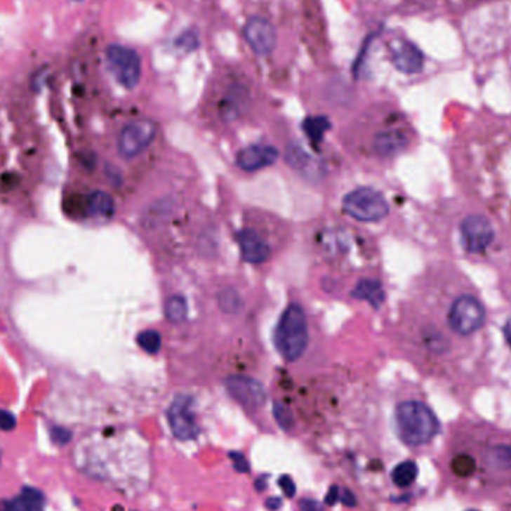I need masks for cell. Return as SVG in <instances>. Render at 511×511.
Instances as JSON below:
<instances>
[{
    "mask_svg": "<svg viewBox=\"0 0 511 511\" xmlns=\"http://www.w3.org/2000/svg\"><path fill=\"white\" fill-rule=\"evenodd\" d=\"M229 458L232 460V463H234V467L238 472H250V465H248V460L247 458L242 455V453L239 451H230L229 453Z\"/></svg>",
    "mask_w": 511,
    "mask_h": 511,
    "instance_id": "484cf974",
    "label": "cell"
},
{
    "mask_svg": "<svg viewBox=\"0 0 511 511\" xmlns=\"http://www.w3.org/2000/svg\"><path fill=\"white\" fill-rule=\"evenodd\" d=\"M244 38L251 50L259 55H268L277 44V33L268 20L254 17L250 18L244 27Z\"/></svg>",
    "mask_w": 511,
    "mask_h": 511,
    "instance_id": "30bf717a",
    "label": "cell"
},
{
    "mask_svg": "<svg viewBox=\"0 0 511 511\" xmlns=\"http://www.w3.org/2000/svg\"><path fill=\"white\" fill-rule=\"evenodd\" d=\"M157 127L151 120H135L126 124L119 136V153L123 159L131 160L139 156L153 142Z\"/></svg>",
    "mask_w": 511,
    "mask_h": 511,
    "instance_id": "8992f818",
    "label": "cell"
},
{
    "mask_svg": "<svg viewBox=\"0 0 511 511\" xmlns=\"http://www.w3.org/2000/svg\"><path fill=\"white\" fill-rule=\"evenodd\" d=\"M220 300H222V305L225 307V310L230 311V312L237 311L241 307L239 298L237 296L235 292H230V290H227L226 293H223L222 298H220Z\"/></svg>",
    "mask_w": 511,
    "mask_h": 511,
    "instance_id": "d4e9b609",
    "label": "cell"
},
{
    "mask_svg": "<svg viewBox=\"0 0 511 511\" xmlns=\"http://www.w3.org/2000/svg\"><path fill=\"white\" fill-rule=\"evenodd\" d=\"M468 511H477V510H468Z\"/></svg>",
    "mask_w": 511,
    "mask_h": 511,
    "instance_id": "e575fe53",
    "label": "cell"
},
{
    "mask_svg": "<svg viewBox=\"0 0 511 511\" xmlns=\"http://www.w3.org/2000/svg\"><path fill=\"white\" fill-rule=\"evenodd\" d=\"M504 333H505V338L508 341V344L511 345V319L507 321L505 328H504Z\"/></svg>",
    "mask_w": 511,
    "mask_h": 511,
    "instance_id": "d6a6232c",
    "label": "cell"
},
{
    "mask_svg": "<svg viewBox=\"0 0 511 511\" xmlns=\"http://www.w3.org/2000/svg\"><path fill=\"white\" fill-rule=\"evenodd\" d=\"M463 247L470 253H483L491 247L495 238L492 223L483 215H468L460 223Z\"/></svg>",
    "mask_w": 511,
    "mask_h": 511,
    "instance_id": "ba28073f",
    "label": "cell"
},
{
    "mask_svg": "<svg viewBox=\"0 0 511 511\" xmlns=\"http://www.w3.org/2000/svg\"><path fill=\"white\" fill-rule=\"evenodd\" d=\"M299 510L300 511H324V507L316 501V499L304 498L299 501Z\"/></svg>",
    "mask_w": 511,
    "mask_h": 511,
    "instance_id": "f1b7e54d",
    "label": "cell"
},
{
    "mask_svg": "<svg viewBox=\"0 0 511 511\" xmlns=\"http://www.w3.org/2000/svg\"><path fill=\"white\" fill-rule=\"evenodd\" d=\"M254 486H255V487H258V489H259V491H263V489H265V477H260L259 480H255Z\"/></svg>",
    "mask_w": 511,
    "mask_h": 511,
    "instance_id": "836d02e7",
    "label": "cell"
},
{
    "mask_svg": "<svg viewBox=\"0 0 511 511\" xmlns=\"http://www.w3.org/2000/svg\"><path fill=\"white\" fill-rule=\"evenodd\" d=\"M165 314L169 321L172 323H181L187 316V304L182 296H172L166 300L165 304Z\"/></svg>",
    "mask_w": 511,
    "mask_h": 511,
    "instance_id": "d6986e66",
    "label": "cell"
},
{
    "mask_svg": "<svg viewBox=\"0 0 511 511\" xmlns=\"http://www.w3.org/2000/svg\"><path fill=\"white\" fill-rule=\"evenodd\" d=\"M486 321V311L480 302L471 293L459 295L451 302L447 311L449 328L459 336L477 333Z\"/></svg>",
    "mask_w": 511,
    "mask_h": 511,
    "instance_id": "3957f363",
    "label": "cell"
},
{
    "mask_svg": "<svg viewBox=\"0 0 511 511\" xmlns=\"http://www.w3.org/2000/svg\"><path fill=\"white\" fill-rule=\"evenodd\" d=\"M281 498H277V496H272V498H270L268 499V501H266V507H268L270 510H272V511H275V510H278V508H280L281 507Z\"/></svg>",
    "mask_w": 511,
    "mask_h": 511,
    "instance_id": "1f68e13d",
    "label": "cell"
},
{
    "mask_svg": "<svg viewBox=\"0 0 511 511\" xmlns=\"http://www.w3.org/2000/svg\"><path fill=\"white\" fill-rule=\"evenodd\" d=\"M417 472H419V470H417L416 463L413 460H405L401 462L399 465H397V468L392 471V480L398 487H409L414 483Z\"/></svg>",
    "mask_w": 511,
    "mask_h": 511,
    "instance_id": "ac0fdd59",
    "label": "cell"
},
{
    "mask_svg": "<svg viewBox=\"0 0 511 511\" xmlns=\"http://www.w3.org/2000/svg\"><path fill=\"white\" fill-rule=\"evenodd\" d=\"M398 435L409 446L427 444L439 431L434 411L419 401H405L394 411Z\"/></svg>",
    "mask_w": 511,
    "mask_h": 511,
    "instance_id": "6da1fadb",
    "label": "cell"
},
{
    "mask_svg": "<svg viewBox=\"0 0 511 511\" xmlns=\"http://www.w3.org/2000/svg\"><path fill=\"white\" fill-rule=\"evenodd\" d=\"M274 417H275L277 423L280 425L284 429V431H290V429H292L293 416L284 404H281V402H275L274 404Z\"/></svg>",
    "mask_w": 511,
    "mask_h": 511,
    "instance_id": "7402d4cb",
    "label": "cell"
},
{
    "mask_svg": "<svg viewBox=\"0 0 511 511\" xmlns=\"http://www.w3.org/2000/svg\"><path fill=\"white\" fill-rule=\"evenodd\" d=\"M451 470L460 477H468L475 471V460L468 455L456 456L451 462Z\"/></svg>",
    "mask_w": 511,
    "mask_h": 511,
    "instance_id": "44dd1931",
    "label": "cell"
},
{
    "mask_svg": "<svg viewBox=\"0 0 511 511\" xmlns=\"http://www.w3.org/2000/svg\"><path fill=\"white\" fill-rule=\"evenodd\" d=\"M88 214L95 218L108 220L112 217L115 208L112 197L105 192H95L88 197Z\"/></svg>",
    "mask_w": 511,
    "mask_h": 511,
    "instance_id": "2e32d148",
    "label": "cell"
},
{
    "mask_svg": "<svg viewBox=\"0 0 511 511\" xmlns=\"http://www.w3.org/2000/svg\"><path fill=\"white\" fill-rule=\"evenodd\" d=\"M15 426H17L15 416L6 410H0V429L5 432H9L14 431Z\"/></svg>",
    "mask_w": 511,
    "mask_h": 511,
    "instance_id": "4316f807",
    "label": "cell"
},
{
    "mask_svg": "<svg viewBox=\"0 0 511 511\" xmlns=\"http://www.w3.org/2000/svg\"><path fill=\"white\" fill-rule=\"evenodd\" d=\"M50 438H51V441L55 446L63 447V446L71 443L72 432L69 431V429L62 427V426H53L51 431H50Z\"/></svg>",
    "mask_w": 511,
    "mask_h": 511,
    "instance_id": "cb8c5ba5",
    "label": "cell"
},
{
    "mask_svg": "<svg viewBox=\"0 0 511 511\" xmlns=\"http://www.w3.org/2000/svg\"><path fill=\"white\" fill-rule=\"evenodd\" d=\"M136 341L139 345H141V348H144V350L150 354H156L160 350V345H161L160 335L156 331L141 332L138 335Z\"/></svg>",
    "mask_w": 511,
    "mask_h": 511,
    "instance_id": "ffe728a7",
    "label": "cell"
},
{
    "mask_svg": "<svg viewBox=\"0 0 511 511\" xmlns=\"http://www.w3.org/2000/svg\"><path fill=\"white\" fill-rule=\"evenodd\" d=\"M393 66L402 74H417L423 67V54L417 46L405 39H393L389 44Z\"/></svg>",
    "mask_w": 511,
    "mask_h": 511,
    "instance_id": "8fae6325",
    "label": "cell"
},
{
    "mask_svg": "<svg viewBox=\"0 0 511 511\" xmlns=\"http://www.w3.org/2000/svg\"><path fill=\"white\" fill-rule=\"evenodd\" d=\"M278 159V150L272 145H250L241 150L237 156V165L246 172H254L274 165Z\"/></svg>",
    "mask_w": 511,
    "mask_h": 511,
    "instance_id": "4fadbf2b",
    "label": "cell"
},
{
    "mask_svg": "<svg viewBox=\"0 0 511 511\" xmlns=\"http://www.w3.org/2000/svg\"><path fill=\"white\" fill-rule=\"evenodd\" d=\"M353 296L368 300L373 307H380L385 300V292L377 280H362L354 287Z\"/></svg>",
    "mask_w": 511,
    "mask_h": 511,
    "instance_id": "e0dca14e",
    "label": "cell"
},
{
    "mask_svg": "<svg viewBox=\"0 0 511 511\" xmlns=\"http://www.w3.org/2000/svg\"><path fill=\"white\" fill-rule=\"evenodd\" d=\"M344 211L359 222H380L389 214V204L380 192L361 187L348 193L343 201Z\"/></svg>",
    "mask_w": 511,
    "mask_h": 511,
    "instance_id": "277c9868",
    "label": "cell"
},
{
    "mask_svg": "<svg viewBox=\"0 0 511 511\" xmlns=\"http://www.w3.org/2000/svg\"><path fill=\"white\" fill-rule=\"evenodd\" d=\"M278 484L281 486V489L286 493V496H288V498L295 496L296 486H295V482L292 480V477H288V475H283V477H280V480H278Z\"/></svg>",
    "mask_w": 511,
    "mask_h": 511,
    "instance_id": "83f0119b",
    "label": "cell"
},
{
    "mask_svg": "<svg viewBox=\"0 0 511 511\" xmlns=\"http://www.w3.org/2000/svg\"><path fill=\"white\" fill-rule=\"evenodd\" d=\"M491 458L501 468H511V446H496L491 451Z\"/></svg>",
    "mask_w": 511,
    "mask_h": 511,
    "instance_id": "603a6c76",
    "label": "cell"
},
{
    "mask_svg": "<svg viewBox=\"0 0 511 511\" xmlns=\"http://www.w3.org/2000/svg\"><path fill=\"white\" fill-rule=\"evenodd\" d=\"M340 501L347 507H354L356 505V496L352 491L348 489H340Z\"/></svg>",
    "mask_w": 511,
    "mask_h": 511,
    "instance_id": "f546056e",
    "label": "cell"
},
{
    "mask_svg": "<svg viewBox=\"0 0 511 511\" xmlns=\"http://www.w3.org/2000/svg\"><path fill=\"white\" fill-rule=\"evenodd\" d=\"M336 501H340V489L336 486H332L329 493L324 496V503L328 505H333Z\"/></svg>",
    "mask_w": 511,
    "mask_h": 511,
    "instance_id": "4dcf8cb0",
    "label": "cell"
},
{
    "mask_svg": "<svg viewBox=\"0 0 511 511\" xmlns=\"http://www.w3.org/2000/svg\"><path fill=\"white\" fill-rule=\"evenodd\" d=\"M225 386L229 394L247 410H255L266 401V392L258 380L247 376H232L226 378Z\"/></svg>",
    "mask_w": 511,
    "mask_h": 511,
    "instance_id": "9c48e42d",
    "label": "cell"
},
{
    "mask_svg": "<svg viewBox=\"0 0 511 511\" xmlns=\"http://www.w3.org/2000/svg\"><path fill=\"white\" fill-rule=\"evenodd\" d=\"M45 496L36 487H22L21 492L0 503V511H44Z\"/></svg>",
    "mask_w": 511,
    "mask_h": 511,
    "instance_id": "9a60e30c",
    "label": "cell"
},
{
    "mask_svg": "<svg viewBox=\"0 0 511 511\" xmlns=\"http://www.w3.org/2000/svg\"><path fill=\"white\" fill-rule=\"evenodd\" d=\"M238 246L241 250L242 259L253 263V265H260L268 260L271 250L268 242H266L258 230L254 229H242L238 232Z\"/></svg>",
    "mask_w": 511,
    "mask_h": 511,
    "instance_id": "7c38bea8",
    "label": "cell"
},
{
    "mask_svg": "<svg viewBox=\"0 0 511 511\" xmlns=\"http://www.w3.org/2000/svg\"><path fill=\"white\" fill-rule=\"evenodd\" d=\"M308 344V324L304 310L290 304L280 317L275 331V345L288 362H295L304 354Z\"/></svg>",
    "mask_w": 511,
    "mask_h": 511,
    "instance_id": "7a4b0ae2",
    "label": "cell"
},
{
    "mask_svg": "<svg viewBox=\"0 0 511 511\" xmlns=\"http://www.w3.org/2000/svg\"><path fill=\"white\" fill-rule=\"evenodd\" d=\"M107 65L112 77L124 88H135L141 79V59L136 51L123 45H109Z\"/></svg>",
    "mask_w": 511,
    "mask_h": 511,
    "instance_id": "5b68a950",
    "label": "cell"
},
{
    "mask_svg": "<svg viewBox=\"0 0 511 511\" xmlns=\"http://www.w3.org/2000/svg\"><path fill=\"white\" fill-rule=\"evenodd\" d=\"M168 422L173 437L181 441L194 439L199 435V426L193 411V399L185 394H180L169 405Z\"/></svg>",
    "mask_w": 511,
    "mask_h": 511,
    "instance_id": "52a82bcc",
    "label": "cell"
},
{
    "mask_svg": "<svg viewBox=\"0 0 511 511\" xmlns=\"http://www.w3.org/2000/svg\"><path fill=\"white\" fill-rule=\"evenodd\" d=\"M410 144V136L402 129H387L376 135L373 151L378 157H393Z\"/></svg>",
    "mask_w": 511,
    "mask_h": 511,
    "instance_id": "5bb4252c",
    "label": "cell"
}]
</instances>
